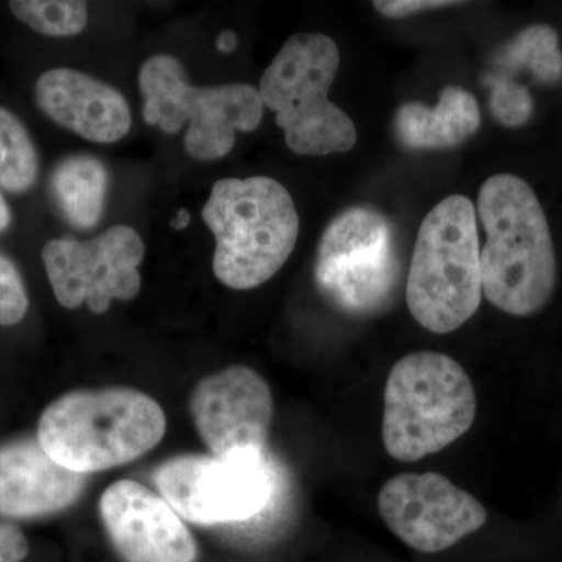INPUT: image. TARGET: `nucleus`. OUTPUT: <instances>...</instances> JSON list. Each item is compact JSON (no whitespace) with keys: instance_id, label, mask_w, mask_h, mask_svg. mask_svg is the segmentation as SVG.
Returning a JSON list of instances; mask_svg holds the SVG:
<instances>
[{"instance_id":"nucleus-1","label":"nucleus","mask_w":562,"mask_h":562,"mask_svg":"<svg viewBox=\"0 0 562 562\" xmlns=\"http://www.w3.org/2000/svg\"><path fill=\"white\" fill-rule=\"evenodd\" d=\"M479 216L486 232L480 250L483 294L513 316L541 312L558 280L552 233L530 184L498 173L482 184Z\"/></svg>"},{"instance_id":"nucleus-2","label":"nucleus","mask_w":562,"mask_h":562,"mask_svg":"<svg viewBox=\"0 0 562 562\" xmlns=\"http://www.w3.org/2000/svg\"><path fill=\"white\" fill-rule=\"evenodd\" d=\"M165 412L131 387L72 391L44 409L38 442L69 471L102 472L138 460L161 441Z\"/></svg>"},{"instance_id":"nucleus-3","label":"nucleus","mask_w":562,"mask_h":562,"mask_svg":"<svg viewBox=\"0 0 562 562\" xmlns=\"http://www.w3.org/2000/svg\"><path fill=\"white\" fill-rule=\"evenodd\" d=\"M202 217L216 239L214 276L238 291L271 280L290 260L301 231L290 192L269 177L216 181Z\"/></svg>"},{"instance_id":"nucleus-4","label":"nucleus","mask_w":562,"mask_h":562,"mask_svg":"<svg viewBox=\"0 0 562 562\" xmlns=\"http://www.w3.org/2000/svg\"><path fill=\"white\" fill-rule=\"evenodd\" d=\"M480 250L471 199L449 195L424 217L406 280V303L425 330L446 335L479 312Z\"/></svg>"},{"instance_id":"nucleus-5","label":"nucleus","mask_w":562,"mask_h":562,"mask_svg":"<svg viewBox=\"0 0 562 562\" xmlns=\"http://www.w3.org/2000/svg\"><path fill=\"white\" fill-rule=\"evenodd\" d=\"M468 372L438 351H414L395 362L384 386L383 442L395 460L441 452L475 420Z\"/></svg>"},{"instance_id":"nucleus-6","label":"nucleus","mask_w":562,"mask_h":562,"mask_svg":"<svg viewBox=\"0 0 562 562\" xmlns=\"http://www.w3.org/2000/svg\"><path fill=\"white\" fill-rule=\"evenodd\" d=\"M338 44L324 33H297L262 74L260 95L294 154L325 157L353 149L358 133L349 114L330 102L338 76Z\"/></svg>"},{"instance_id":"nucleus-7","label":"nucleus","mask_w":562,"mask_h":562,"mask_svg":"<svg viewBox=\"0 0 562 562\" xmlns=\"http://www.w3.org/2000/svg\"><path fill=\"white\" fill-rule=\"evenodd\" d=\"M143 117L162 132L184 135V150L199 161L227 157L235 146L236 132H254L265 114L260 91L247 83L192 87L179 58L158 54L139 69Z\"/></svg>"},{"instance_id":"nucleus-8","label":"nucleus","mask_w":562,"mask_h":562,"mask_svg":"<svg viewBox=\"0 0 562 562\" xmlns=\"http://www.w3.org/2000/svg\"><path fill=\"white\" fill-rule=\"evenodd\" d=\"M401 273L397 231L375 206H350L322 233L314 277L322 294L342 312L382 308Z\"/></svg>"},{"instance_id":"nucleus-9","label":"nucleus","mask_w":562,"mask_h":562,"mask_svg":"<svg viewBox=\"0 0 562 562\" xmlns=\"http://www.w3.org/2000/svg\"><path fill=\"white\" fill-rule=\"evenodd\" d=\"M154 480L176 513L199 525L254 519L276 492L268 453L183 454L162 462Z\"/></svg>"},{"instance_id":"nucleus-10","label":"nucleus","mask_w":562,"mask_h":562,"mask_svg":"<svg viewBox=\"0 0 562 562\" xmlns=\"http://www.w3.org/2000/svg\"><path fill=\"white\" fill-rule=\"evenodd\" d=\"M144 250L135 228L116 225L88 241L52 239L43 247V262L61 306L77 310L87 302L92 313L103 314L111 302L139 294Z\"/></svg>"},{"instance_id":"nucleus-11","label":"nucleus","mask_w":562,"mask_h":562,"mask_svg":"<svg viewBox=\"0 0 562 562\" xmlns=\"http://www.w3.org/2000/svg\"><path fill=\"white\" fill-rule=\"evenodd\" d=\"M384 524L406 546L425 553L450 549L486 524L482 503L441 473H402L379 494Z\"/></svg>"},{"instance_id":"nucleus-12","label":"nucleus","mask_w":562,"mask_h":562,"mask_svg":"<svg viewBox=\"0 0 562 562\" xmlns=\"http://www.w3.org/2000/svg\"><path fill=\"white\" fill-rule=\"evenodd\" d=\"M190 406L195 428L214 457L266 453L272 392L254 369L232 366L206 376L192 391Z\"/></svg>"},{"instance_id":"nucleus-13","label":"nucleus","mask_w":562,"mask_h":562,"mask_svg":"<svg viewBox=\"0 0 562 562\" xmlns=\"http://www.w3.org/2000/svg\"><path fill=\"white\" fill-rule=\"evenodd\" d=\"M99 512L125 562H194L198 558V543L176 509L140 483L111 484Z\"/></svg>"},{"instance_id":"nucleus-14","label":"nucleus","mask_w":562,"mask_h":562,"mask_svg":"<svg viewBox=\"0 0 562 562\" xmlns=\"http://www.w3.org/2000/svg\"><path fill=\"white\" fill-rule=\"evenodd\" d=\"M35 101L52 121L91 143H116L132 128V110L124 95L80 70L57 68L41 74Z\"/></svg>"},{"instance_id":"nucleus-15","label":"nucleus","mask_w":562,"mask_h":562,"mask_svg":"<svg viewBox=\"0 0 562 562\" xmlns=\"http://www.w3.org/2000/svg\"><path fill=\"white\" fill-rule=\"evenodd\" d=\"M85 475L63 468L38 441L24 439L0 447V514L47 516L63 512L80 497Z\"/></svg>"},{"instance_id":"nucleus-16","label":"nucleus","mask_w":562,"mask_h":562,"mask_svg":"<svg viewBox=\"0 0 562 562\" xmlns=\"http://www.w3.org/2000/svg\"><path fill=\"white\" fill-rule=\"evenodd\" d=\"M482 124L479 102L464 88H443L438 105L403 103L394 116V133L403 149L441 150L460 146Z\"/></svg>"},{"instance_id":"nucleus-17","label":"nucleus","mask_w":562,"mask_h":562,"mask_svg":"<svg viewBox=\"0 0 562 562\" xmlns=\"http://www.w3.org/2000/svg\"><path fill=\"white\" fill-rule=\"evenodd\" d=\"M109 181L101 160L91 155H70L52 172L50 190L69 224L88 231L101 220Z\"/></svg>"},{"instance_id":"nucleus-18","label":"nucleus","mask_w":562,"mask_h":562,"mask_svg":"<svg viewBox=\"0 0 562 562\" xmlns=\"http://www.w3.org/2000/svg\"><path fill=\"white\" fill-rule=\"evenodd\" d=\"M558 33L550 25L535 24L506 43L495 57L503 70H530L541 83L562 79V54Z\"/></svg>"},{"instance_id":"nucleus-19","label":"nucleus","mask_w":562,"mask_h":562,"mask_svg":"<svg viewBox=\"0 0 562 562\" xmlns=\"http://www.w3.org/2000/svg\"><path fill=\"white\" fill-rule=\"evenodd\" d=\"M38 176V155L27 128L0 106V187L10 192L31 190Z\"/></svg>"},{"instance_id":"nucleus-20","label":"nucleus","mask_w":562,"mask_h":562,"mask_svg":"<svg viewBox=\"0 0 562 562\" xmlns=\"http://www.w3.org/2000/svg\"><path fill=\"white\" fill-rule=\"evenodd\" d=\"M14 16L41 35L66 38L88 25V5L79 0H13Z\"/></svg>"},{"instance_id":"nucleus-21","label":"nucleus","mask_w":562,"mask_h":562,"mask_svg":"<svg viewBox=\"0 0 562 562\" xmlns=\"http://www.w3.org/2000/svg\"><path fill=\"white\" fill-rule=\"evenodd\" d=\"M487 83L492 88L490 105L495 120L506 127H519L530 120L532 99L527 87L503 77H487Z\"/></svg>"},{"instance_id":"nucleus-22","label":"nucleus","mask_w":562,"mask_h":562,"mask_svg":"<svg viewBox=\"0 0 562 562\" xmlns=\"http://www.w3.org/2000/svg\"><path fill=\"white\" fill-rule=\"evenodd\" d=\"M29 310L27 291L13 261L0 254V325L11 327L24 319Z\"/></svg>"},{"instance_id":"nucleus-23","label":"nucleus","mask_w":562,"mask_h":562,"mask_svg":"<svg viewBox=\"0 0 562 562\" xmlns=\"http://www.w3.org/2000/svg\"><path fill=\"white\" fill-rule=\"evenodd\" d=\"M458 5H461V2H452V0H376L373 2L375 10L391 20L412 16L419 11L449 9V7Z\"/></svg>"},{"instance_id":"nucleus-24","label":"nucleus","mask_w":562,"mask_h":562,"mask_svg":"<svg viewBox=\"0 0 562 562\" xmlns=\"http://www.w3.org/2000/svg\"><path fill=\"white\" fill-rule=\"evenodd\" d=\"M27 553L29 542L20 528L0 522V562H20Z\"/></svg>"},{"instance_id":"nucleus-25","label":"nucleus","mask_w":562,"mask_h":562,"mask_svg":"<svg viewBox=\"0 0 562 562\" xmlns=\"http://www.w3.org/2000/svg\"><path fill=\"white\" fill-rule=\"evenodd\" d=\"M236 46H238V35L235 32L224 31L217 36L216 47L222 54H231L236 49Z\"/></svg>"},{"instance_id":"nucleus-26","label":"nucleus","mask_w":562,"mask_h":562,"mask_svg":"<svg viewBox=\"0 0 562 562\" xmlns=\"http://www.w3.org/2000/svg\"><path fill=\"white\" fill-rule=\"evenodd\" d=\"M191 214L188 213L187 209L179 210V213L172 217L171 225L176 231H184L190 225Z\"/></svg>"},{"instance_id":"nucleus-27","label":"nucleus","mask_w":562,"mask_h":562,"mask_svg":"<svg viewBox=\"0 0 562 562\" xmlns=\"http://www.w3.org/2000/svg\"><path fill=\"white\" fill-rule=\"evenodd\" d=\"M11 222V213L9 205H7L5 199H3V195L0 194V232L5 231V228H9Z\"/></svg>"}]
</instances>
